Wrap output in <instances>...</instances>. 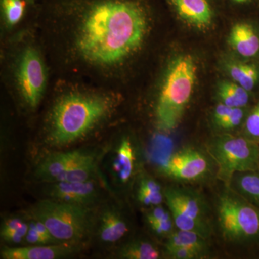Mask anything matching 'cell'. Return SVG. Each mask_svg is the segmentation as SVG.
<instances>
[{"instance_id":"cell-1","label":"cell","mask_w":259,"mask_h":259,"mask_svg":"<svg viewBox=\"0 0 259 259\" xmlns=\"http://www.w3.org/2000/svg\"><path fill=\"white\" fill-rule=\"evenodd\" d=\"M56 10L74 23L72 48L83 63L113 69L142 47L149 30L144 0H59Z\"/></svg>"},{"instance_id":"cell-2","label":"cell","mask_w":259,"mask_h":259,"mask_svg":"<svg viewBox=\"0 0 259 259\" xmlns=\"http://www.w3.org/2000/svg\"><path fill=\"white\" fill-rule=\"evenodd\" d=\"M112 107V100L103 95L80 93L64 95L51 112V143L61 146L81 139L107 117Z\"/></svg>"},{"instance_id":"cell-3","label":"cell","mask_w":259,"mask_h":259,"mask_svg":"<svg viewBox=\"0 0 259 259\" xmlns=\"http://www.w3.org/2000/svg\"><path fill=\"white\" fill-rule=\"evenodd\" d=\"M197 65L190 54L180 56L168 68L156 105L158 128L171 132L180 125L193 93Z\"/></svg>"},{"instance_id":"cell-4","label":"cell","mask_w":259,"mask_h":259,"mask_svg":"<svg viewBox=\"0 0 259 259\" xmlns=\"http://www.w3.org/2000/svg\"><path fill=\"white\" fill-rule=\"evenodd\" d=\"M33 220L44 223L59 243H79L91 231L93 216L89 207L55 199H44L32 207Z\"/></svg>"},{"instance_id":"cell-5","label":"cell","mask_w":259,"mask_h":259,"mask_svg":"<svg viewBox=\"0 0 259 259\" xmlns=\"http://www.w3.org/2000/svg\"><path fill=\"white\" fill-rule=\"evenodd\" d=\"M207 150L217 163L218 178L226 185L238 172L259 171V146L254 140L224 135L213 139Z\"/></svg>"},{"instance_id":"cell-6","label":"cell","mask_w":259,"mask_h":259,"mask_svg":"<svg viewBox=\"0 0 259 259\" xmlns=\"http://www.w3.org/2000/svg\"><path fill=\"white\" fill-rule=\"evenodd\" d=\"M218 219L228 241L243 243L259 238V209L236 192L228 190L220 197Z\"/></svg>"},{"instance_id":"cell-7","label":"cell","mask_w":259,"mask_h":259,"mask_svg":"<svg viewBox=\"0 0 259 259\" xmlns=\"http://www.w3.org/2000/svg\"><path fill=\"white\" fill-rule=\"evenodd\" d=\"M163 195L178 229L194 232L205 239L208 238L210 227L205 204L198 194L187 189L170 187Z\"/></svg>"},{"instance_id":"cell-8","label":"cell","mask_w":259,"mask_h":259,"mask_svg":"<svg viewBox=\"0 0 259 259\" xmlns=\"http://www.w3.org/2000/svg\"><path fill=\"white\" fill-rule=\"evenodd\" d=\"M17 85L25 102L31 107L38 105L47 84V71L41 56L34 48L21 53L16 67Z\"/></svg>"},{"instance_id":"cell-9","label":"cell","mask_w":259,"mask_h":259,"mask_svg":"<svg viewBox=\"0 0 259 259\" xmlns=\"http://www.w3.org/2000/svg\"><path fill=\"white\" fill-rule=\"evenodd\" d=\"M209 168L208 160L203 153L187 148L174 153L162 167V171L171 178L188 182L202 178Z\"/></svg>"},{"instance_id":"cell-10","label":"cell","mask_w":259,"mask_h":259,"mask_svg":"<svg viewBox=\"0 0 259 259\" xmlns=\"http://www.w3.org/2000/svg\"><path fill=\"white\" fill-rule=\"evenodd\" d=\"M47 192L51 199L67 203L90 207L99 197V191L95 182H54L48 186Z\"/></svg>"},{"instance_id":"cell-11","label":"cell","mask_w":259,"mask_h":259,"mask_svg":"<svg viewBox=\"0 0 259 259\" xmlns=\"http://www.w3.org/2000/svg\"><path fill=\"white\" fill-rule=\"evenodd\" d=\"M95 156L82 151L58 153L46 158L37 167L36 175L47 182H54L65 171L93 159Z\"/></svg>"},{"instance_id":"cell-12","label":"cell","mask_w":259,"mask_h":259,"mask_svg":"<svg viewBox=\"0 0 259 259\" xmlns=\"http://www.w3.org/2000/svg\"><path fill=\"white\" fill-rule=\"evenodd\" d=\"M78 243H61L59 245H36L32 246L5 248L3 259H56L64 258L78 250Z\"/></svg>"},{"instance_id":"cell-13","label":"cell","mask_w":259,"mask_h":259,"mask_svg":"<svg viewBox=\"0 0 259 259\" xmlns=\"http://www.w3.org/2000/svg\"><path fill=\"white\" fill-rule=\"evenodd\" d=\"M183 21L199 29L212 23L213 10L209 0H168Z\"/></svg>"},{"instance_id":"cell-14","label":"cell","mask_w":259,"mask_h":259,"mask_svg":"<svg viewBox=\"0 0 259 259\" xmlns=\"http://www.w3.org/2000/svg\"><path fill=\"white\" fill-rule=\"evenodd\" d=\"M229 44L231 47L245 58H252L259 53V35L253 25L238 23L231 29Z\"/></svg>"},{"instance_id":"cell-15","label":"cell","mask_w":259,"mask_h":259,"mask_svg":"<svg viewBox=\"0 0 259 259\" xmlns=\"http://www.w3.org/2000/svg\"><path fill=\"white\" fill-rule=\"evenodd\" d=\"M128 231V226L124 218L114 208L105 209L99 221L98 236L102 242L113 243L120 241Z\"/></svg>"},{"instance_id":"cell-16","label":"cell","mask_w":259,"mask_h":259,"mask_svg":"<svg viewBox=\"0 0 259 259\" xmlns=\"http://www.w3.org/2000/svg\"><path fill=\"white\" fill-rule=\"evenodd\" d=\"M229 186L233 187L234 192L259 209L258 172H238L233 175Z\"/></svg>"},{"instance_id":"cell-17","label":"cell","mask_w":259,"mask_h":259,"mask_svg":"<svg viewBox=\"0 0 259 259\" xmlns=\"http://www.w3.org/2000/svg\"><path fill=\"white\" fill-rule=\"evenodd\" d=\"M205 240L203 237L194 232L178 229L168 236L166 249L175 247H185L198 253L201 258H204L208 253V246Z\"/></svg>"},{"instance_id":"cell-18","label":"cell","mask_w":259,"mask_h":259,"mask_svg":"<svg viewBox=\"0 0 259 259\" xmlns=\"http://www.w3.org/2000/svg\"><path fill=\"white\" fill-rule=\"evenodd\" d=\"M218 95L221 102L231 107H245L249 102V92L237 83L223 81Z\"/></svg>"},{"instance_id":"cell-19","label":"cell","mask_w":259,"mask_h":259,"mask_svg":"<svg viewBox=\"0 0 259 259\" xmlns=\"http://www.w3.org/2000/svg\"><path fill=\"white\" fill-rule=\"evenodd\" d=\"M229 73L237 83L249 93L259 81V70L253 64L234 63L229 66Z\"/></svg>"},{"instance_id":"cell-20","label":"cell","mask_w":259,"mask_h":259,"mask_svg":"<svg viewBox=\"0 0 259 259\" xmlns=\"http://www.w3.org/2000/svg\"><path fill=\"white\" fill-rule=\"evenodd\" d=\"M134 152L131 143L128 139L122 140L114 163V169L117 172L122 182H127L131 178L134 171Z\"/></svg>"},{"instance_id":"cell-21","label":"cell","mask_w":259,"mask_h":259,"mask_svg":"<svg viewBox=\"0 0 259 259\" xmlns=\"http://www.w3.org/2000/svg\"><path fill=\"white\" fill-rule=\"evenodd\" d=\"M32 0H0L3 20L8 26H14L21 21Z\"/></svg>"},{"instance_id":"cell-22","label":"cell","mask_w":259,"mask_h":259,"mask_svg":"<svg viewBox=\"0 0 259 259\" xmlns=\"http://www.w3.org/2000/svg\"><path fill=\"white\" fill-rule=\"evenodd\" d=\"M121 258L127 259H156L160 253L156 247L144 241H135L127 243L120 250Z\"/></svg>"},{"instance_id":"cell-23","label":"cell","mask_w":259,"mask_h":259,"mask_svg":"<svg viewBox=\"0 0 259 259\" xmlns=\"http://www.w3.org/2000/svg\"><path fill=\"white\" fill-rule=\"evenodd\" d=\"M95 174H96V163H95V158H94L82 164L65 171L54 182H88V181L93 180Z\"/></svg>"},{"instance_id":"cell-24","label":"cell","mask_w":259,"mask_h":259,"mask_svg":"<svg viewBox=\"0 0 259 259\" xmlns=\"http://www.w3.org/2000/svg\"><path fill=\"white\" fill-rule=\"evenodd\" d=\"M246 137L256 141L259 139V100L256 105L250 110L245 122Z\"/></svg>"},{"instance_id":"cell-25","label":"cell","mask_w":259,"mask_h":259,"mask_svg":"<svg viewBox=\"0 0 259 259\" xmlns=\"http://www.w3.org/2000/svg\"><path fill=\"white\" fill-rule=\"evenodd\" d=\"M245 107H233L229 115L218 125L224 130H231L238 127L241 123L245 116Z\"/></svg>"},{"instance_id":"cell-26","label":"cell","mask_w":259,"mask_h":259,"mask_svg":"<svg viewBox=\"0 0 259 259\" xmlns=\"http://www.w3.org/2000/svg\"><path fill=\"white\" fill-rule=\"evenodd\" d=\"M29 229V225L24 223L23 226L13 231L1 232L2 238L5 241L13 244H18L25 238Z\"/></svg>"},{"instance_id":"cell-27","label":"cell","mask_w":259,"mask_h":259,"mask_svg":"<svg viewBox=\"0 0 259 259\" xmlns=\"http://www.w3.org/2000/svg\"><path fill=\"white\" fill-rule=\"evenodd\" d=\"M163 196L161 192H148L141 189L138 194L140 202L145 205H159L163 202Z\"/></svg>"},{"instance_id":"cell-28","label":"cell","mask_w":259,"mask_h":259,"mask_svg":"<svg viewBox=\"0 0 259 259\" xmlns=\"http://www.w3.org/2000/svg\"><path fill=\"white\" fill-rule=\"evenodd\" d=\"M166 253L169 258L174 259H194L201 258L200 255L194 250L185 247H175L166 248Z\"/></svg>"},{"instance_id":"cell-29","label":"cell","mask_w":259,"mask_h":259,"mask_svg":"<svg viewBox=\"0 0 259 259\" xmlns=\"http://www.w3.org/2000/svg\"><path fill=\"white\" fill-rule=\"evenodd\" d=\"M25 241L28 242L29 244L32 245H44L51 244L54 243V242L48 239L46 237L40 235L34 226L33 223H30L29 224V229L26 236H25Z\"/></svg>"},{"instance_id":"cell-30","label":"cell","mask_w":259,"mask_h":259,"mask_svg":"<svg viewBox=\"0 0 259 259\" xmlns=\"http://www.w3.org/2000/svg\"><path fill=\"white\" fill-rule=\"evenodd\" d=\"M173 219L169 218V219L163 220V221H158V222L152 223L151 224V228L155 233H157L160 236H170L173 233L174 228Z\"/></svg>"},{"instance_id":"cell-31","label":"cell","mask_w":259,"mask_h":259,"mask_svg":"<svg viewBox=\"0 0 259 259\" xmlns=\"http://www.w3.org/2000/svg\"><path fill=\"white\" fill-rule=\"evenodd\" d=\"M171 218V213L166 212L161 206L155 207L153 210L148 213L147 215L148 222L150 225Z\"/></svg>"},{"instance_id":"cell-32","label":"cell","mask_w":259,"mask_h":259,"mask_svg":"<svg viewBox=\"0 0 259 259\" xmlns=\"http://www.w3.org/2000/svg\"><path fill=\"white\" fill-rule=\"evenodd\" d=\"M233 107L228 106L222 102H220L214 110V121L216 125H219L229 115Z\"/></svg>"},{"instance_id":"cell-33","label":"cell","mask_w":259,"mask_h":259,"mask_svg":"<svg viewBox=\"0 0 259 259\" xmlns=\"http://www.w3.org/2000/svg\"><path fill=\"white\" fill-rule=\"evenodd\" d=\"M148 192H161V185L152 179H144L141 182L140 188Z\"/></svg>"},{"instance_id":"cell-34","label":"cell","mask_w":259,"mask_h":259,"mask_svg":"<svg viewBox=\"0 0 259 259\" xmlns=\"http://www.w3.org/2000/svg\"><path fill=\"white\" fill-rule=\"evenodd\" d=\"M23 221L18 218H12L7 221L2 228L1 232L13 231L18 229L23 225Z\"/></svg>"},{"instance_id":"cell-35","label":"cell","mask_w":259,"mask_h":259,"mask_svg":"<svg viewBox=\"0 0 259 259\" xmlns=\"http://www.w3.org/2000/svg\"><path fill=\"white\" fill-rule=\"evenodd\" d=\"M231 1L236 3V4L245 5L251 3L253 0H231Z\"/></svg>"}]
</instances>
